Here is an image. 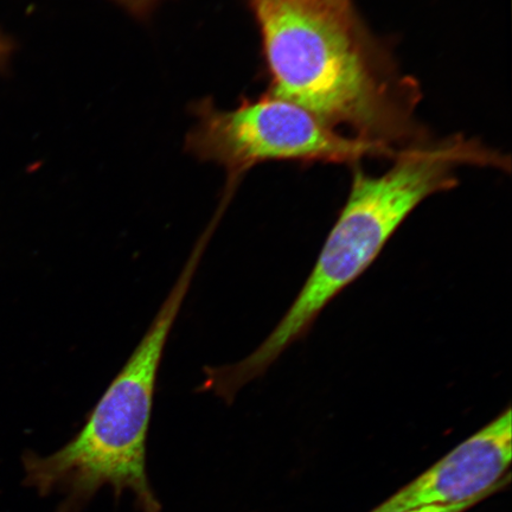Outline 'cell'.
Returning a JSON list of instances; mask_svg holds the SVG:
<instances>
[{
    "label": "cell",
    "instance_id": "ba28073f",
    "mask_svg": "<svg viewBox=\"0 0 512 512\" xmlns=\"http://www.w3.org/2000/svg\"><path fill=\"white\" fill-rule=\"evenodd\" d=\"M485 498H475L471 499V501L459 503V504H452V505H440V507H431L426 509H420V510H414L409 512H465L466 510H469L473 507V505H476L483 501Z\"/></svg>",
    "mask_w": 512,
    "mask_h": 512
},
{
    "label": "cell",
    "instance_id": "6da1fadb",
    "mask_svg": "<svg viewBox=\"0 0 512 512\" xmlns=\"http://www.w3.org/2000/svg\"><path fill=\"white\" fill-rule=\"evenodd\" d=\"M394 159L380 176L355 170L348 200L316 265L277 328L245 360L204 368L201 392L214 393L230 405L243 387L264 376L292 344L309 334L325 307L374 264L421 202L457 187L459 166L503 170L507 165L501 153L463 137L408 147Z\"/></svg>",
    "mask_w": 512,
    "mask_h": 512
},
{
    "label": "cell",
    "instance_id": "9c48e42d",
    "mask_svg": "<svg viewBox=\"0 0 512 512\" xmlns=\"http://www.w3.org/2000/svg\"><path fill=\"white\" fill-rule=\"evenodd\" d=\"M15 44L9 36L0 30V72L8 67L10 57L14 53Z\"/></svg>",
    "mask_w": 512,
    "mask_h": 512
},
{
    "label": "cell",
    "instance_id": "3957f363",
    "mask_svg": "<svg viewBox=\"0 0 512 512\" xmlns=\"http://www.w3.org/2000/svg\"><path fill=\"white\" fill-rule=\"evenodd\" d=\"M272 94L305 108L331 127L357 137L400 136L403 115L373 66L361 23L288 0H251Z\"/></svg>",
    "mask_w": 512,
    "mask_h": 512
},
{
    "label": "cell",
    "instance_id": "7a4b0ae2",
    "mask_svg": "<svg viewBox=\"0 0 512 512\" xmlns=\"http://www.w3.org/2000/svg\"><path fill=\"white\" fill-rule=\"evenodd\" d=\"M216 229L214 223L204 229L149 330L81 430L48 456L23 454L24 485L42 497L59 495L56 512H83L105 488L115 497L130 494L139 512H162L146 466L158 370L172 326Z\"/></svg>",
    "mask_w": 512,
    "mask_h": 512
},
{
    "label": "cell",
    "instance_id": "52a82bcc",
    "mask_svg": "<svg viewBox=\"0 0 512 512\" xmlns=\"http://www.w3.org/2000/svg\"><path fill=\"white\" fill-rule=\"evenodd\" d=\"M113 2L123 6L132 15L143 18L150 14L158 0H113Z\"/></svg>",
    "mask_w": 512,
    "mask_h": 512
},
{
    "label": "cell",
    "instance_id": "5b68a950",
    "mask_svg": "<svg viewBox=\"0 0 512 512\" xmlns=\"http://www.w3.org/2000/svg\"><path fill=\"white\" fill-rule=\"evenodd\" d=\"M511 428L508 408L369 512H409L494 494L511 463Z\"/></svg>",
    "mask_w": 512,
    "mask_h": 512
},
{
    "label": "cell",
    "instance_id": "277c9868",
    "mask_svg": "<svg viewBox=\"0 0 512 512\" xmlns=\"http://www.w3.org/2000/svg\"><path fill=\"white\" fill-rule=\"evenodd\" d=\"M187 139L192 155L223 166L224 194L233 196L246 172L267 162L355 164L368 157L395 158L381 140L347 137L305 108L273 94L222 111L206 100Z\"/></svg>",
    "mask_w": 512,
    "mask_h": 512
},
{
    "label": "cell",
    "instance_id": "8992f818",
    "mask_svg": "<svg viewBox=\"0 0 512 512\" xmlns=\"http://www.w3.org/2000/svg\"><path fill=\"white\" fill-rule=\"evenodd\" d=\"M288 2L326 12V14L334 15L347 22H360V19H358L356 15L354 5H352V0H288Z\"/></svg>",
    "mask_w": 512,
    "mask_h": 512
}]
</instances>
